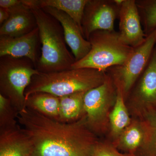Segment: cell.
Here are the masks:
<instances>
[{"mask_svg":"<svg viewBox=\"0 0 156 156\" xmlns=\"http://www.w3.org/2000/svg\"><path fill=\"white\" fill-rule=\"evenodd\" d=\"M17 120L28 137L31 156H92L97 142L86 115L65 123L26 107Z\"/></svg>","mask_w":156,"mask_h":156,"instance_id":"1","label":"cell"},{"mask_svg":"<svg viewBox=\"0 0 156 156\" xmlns=\"http://www.w3.org/2000/svg\"><path fill=\"white\" fill-rule=\"evenodd\" d=\"M22 2L33 13L39 30L41 53L36 69L42 73L71 69L75 58L68 50L60 23L35 5L33 0H22Z\"/></svg>","mask_w":156,"mask_h":156,"instance_id":"2","label":"cell"},{"mask_svg":"<svg viewBox=\"0 0 156 156\" xmlns=\"http://www.w3.org/2000/svg\"><path fill=\"white\" fill-rule=\"evenodd\" d=\"M107 76L105 72L87 68L39 72L33 76L26 89V100L37 92H47L58 97L76 92H86L103 84Z\"/></svg>","mask_w":156,"mask_h":156,"instance_id":"3","label":"cell"},{"mask_svg":"<svg viewBox=\"0 0 156 156\" xmlns=\"http://www.w3.org/2000/svg\"><path fill=\"white\" fill-rule=\"evenodd\" d=\"M87 40L91 50L83 58L75 62L71 69L87 68L105 72L125 62L134 49L123 41L115 30L95 31Z\"/></svg>","mask_w":156,"mask_h":156,"instance_id":"4","label":"cell"},{"mask_svg":"<svg viewBox=\"0 0 156 156\" xmlns=\"http://www.w3.org/2000/svg\"><path fill=\"white\" fill-rule=\"evenodd\" d=\"M39 73L29 58L0 57V94L10 100L18 114L26 108V89Z\"/></svg>","mask_w":156,"mask_h":156,"instance_id":"5","label":"cell"},{"mask_svg":"<svg viewBox=\"0 0 156 156\" xmlns=\"http://www.w3.org/2000/svg\"><path fill=\"white\" fill-rule=\"evenodd\" d=\"M156 45V29L147 35L141 45L134 48L125 62L105 71L124 98L145 69Z\"/></svg>","mask_w":156,"mask_h":156,"instance_id":"6","label":"cell"},{"mask_svg":"<svg viewBox=\"0 0 156 156\" xmlns=\"http://www.w3.org/2000/svg\"><path fill=\"white\" fill-rule=\"evenodd\" d=\"M123 0H88L82 21L83 35L88 40L93 32L114 30Z\"/></svg>","mask_w":156,"mask_h":156,"instance_id":"7","label":"cell"},{"mask_svg":"<svg viewBox=\"0 0 156 156\" xmlns=\"http://www.w3.org/2000/svg\"><path fill=\"white\" fill-rule=\"evenodd\" d=\"M107 75L103 84L88 91L84 96V110L87 125L92 132L100 130L108 106L115 101L118 94V89L111 78L107 74Z\"/></svg>","mask_w":156,"mask_h":156,"instance_id":"8","label":"cell"},{"mask_svg":"<svg viewBox=\"0 0 156 156\" xmlns=\"http://www.w3.org/2000/svg\"><path fill=\"white\" fill-rule=\"evenodd\" d=\"M118 19L119 33L127 45L135 48L145 41L147 35L143 29L136 0H124Z\"/></svg>","mask_w":156,"mask_h":156,"instance_id":"9","label":"cell"},{"mask_svg":"<svg viewBox=\"0 0 156 156\" xmlns=\"http://www.w3.org/2000/svg\"><path fill=\"white\" fill-rule=\"evenodd\" d=\"M40 43L38 27L22 36H0V57L7 56L26 57L29 58L36 66L40 58Z\"/></svg>","mask_w":156,"mask_h":156,"instance_id":"10","label":"cell"},{"mask_svg":"<svg viewBox=\"0 0 156 156\" xmlns=\"http://www.w3.org/2000/svg\"><path fill=\"white\" fill-rule=\"evenodd\" d=\"M41 9L60 23L66 44L70 48L76 62L87 56L91 50V45L73 20L66 13L55 8L46 7Z\"/></svg>","mask_w":156,"mask_h":156,"instance_id":"11","label":"cell"},{"mask_svg":"<svg viewBox=\"0 0 156 156\" xmlns=\"http://www.w3.org/2000/svg\"><path fill=\"white\" fill-rule=\"evenodd\" d=\"M131 91L132 100L147 106L148 110L156 111V45L147 65Z\"/></svg>","mask_w":156,"mask_h":156,"instance_id":"12","label":"cell"},{"mask_svg":"<svg viewBox=\"0 0 156 156\" xmlns=\"http://www.w3.org/2000/svg\"><path fill=\"white\" fill-rule=\"evenodd\" d=\"M9 10L10 17L1 25L0 36H22L37 27L33 13L22 0L20 5Z\"/></svg>","mask_w":156,"mask_h":156,"instance_id":"13","label":"cell"},{"mask_svg":"<svg viewBox=\"0 0 156 156\" xmlns=\"http://www.w3.org/2000/svg\"><path fill=\"white\" fill-rule=\"evenodd\" d=\"M28 137L19 124L0 127V156H31Z\"/></svg>","mask_w":156,"mask_h":156,"instance_id":"14","label":"cell"},{"mask_svg":"<svg viewBox=\"0 0 156 156\" xmlns=\"http://www.w3.org/2000/svg\"><path fill=\"white\" fill-rule=\"evenodd\" d=\"M86 92H76L59 97L58 121L65 123L73 122L85 115L84 98Z\"/></svg>","mask_w":156,"mask_h":156,"instance_id":"15","label":"cell"},{"mask_svg":"<svg viewBox=\"0 0 156 156\" xmlns=\"http://www.w3.org/2000/svg\"><path fill=\"white\" fill-rule=\"evenodd\" d=\"M26 107L58 121L59 98L44 92L33 93L26 99Z\"/></svg>","mask_w":156,"mask_h":156,"instance_id":"16","label":"cell"},{"mask_svg":"<svg viewBox=\"0 0 156 156\" xmlns=\"http://www.w3.org/2000/svg\"><path fill=\"white\" fill-rule=\"evenodd\" d=\"M88 1L33 0V2L35 5L41 8L46 7H52L66 13L77 23L82 32V20L83 16L84 9Z\"/></svg>","mask_w":156,"mask_h":156,"instance_id":"17","label":"cell"},{"mask_svg":"<svg viewBox=\"0 0 156 156\" xmlns=\"http://www.w3.org/2000/svg\"><path fill=\"white\" fill-rule=\"evenodd\" d=\"M147 135V127L144 131L137 125L128 126L121 134L119 147L128 152V154L134 156L139 148L144 144Z\"/></svg>","mask_w":156,"mask_h":156,"instance_id":"18","label":"cell"},{"mask_svg":"<svg viewBox=\"0 0 156 156\" xmlns=\"http://www.w3.org/2000/svg\"><path fill=\"white\" fill-rule=\"evenodd\" d=\"M122 94L118 90L114 107L109 115L112 132L116 136L122 132L130 124V119Z\"/></svg>","mask_w":156,"mask_h":156,"instance_id":"19","label":"cell"},{"mask_svg":"<svg viewBox=\"0 0 156 156\" xmlns=\"http://www.w3.org/2000/svg\"><path fill=\"white\" fill-rule=\"evenodd\" d=\"M144 33L149 34L156 29V0H136Z\"/></svg>","mask_w":156,"mask_h":156,"instance_id":"20","label":"cell"},{"mask_svg":"<svg viewBox=\"0 0 156 156\" xmlns=\"http://www.w3.org/2000/svg\"><path fill=\"white\" fill-rule=\"evenodd\" d=\"M147 132L146 139L137 152L138 156H156V111L149 110L146 114Z\"/></svg>","mask_w":156,"mask_h":156,"instance_id":"21","label":"cell"},{"mask_svg":"<svg viewBox=\"0 0 156 156\" xmlns=\"http://www.w3.org/2000/svg\"><path fill=\"white\" fill-rule=\"evenodd\" d=\"M18 115L10 100L0 94V127L17 124Z\"/></svg>","mask_w":156,"mask_h":156,"instance_id":"22","label":"cell"},{"mask_svg":"<svg viewBox=\"0 0 156 156\" xmlns=\"http://www.w3.org/2000/svg\"><path fill=\"white\" fill-rule=\"evenodd\" d=\"M92 156H132L128 154L122 153L111 146L97 142L93 148Z\"/></svg>","mask_w":156,"mask_h":156,"instance_id":"23","label":"cell"},{"mask_svg":"<svg viewBox=\"0 0 156 156\" xmlns=\"http://www.w3.org/2000/svg\"><path fill=\"white\" fill-rule=\"evenodd\" d=\"M22 3V0H1L0 8L11 9L19 5Z\"/></svg>","mask_w":156,"mask_h":156,"instance_id":"24","label":"cell"},{"mask_svg":"<svg viewBox=\"0 0 156 156\" xmlns=\"http://www.w3.org/2000/svg\"><path fill=\"white\" fill-rule=\"evenodd\" d=\"M10 12L9 9L0 8V24H2L10 17Z\"/></svg>","mask_w":156,"mask_h":156,"instance_id":"25","label":"cell"}]
</instances>
